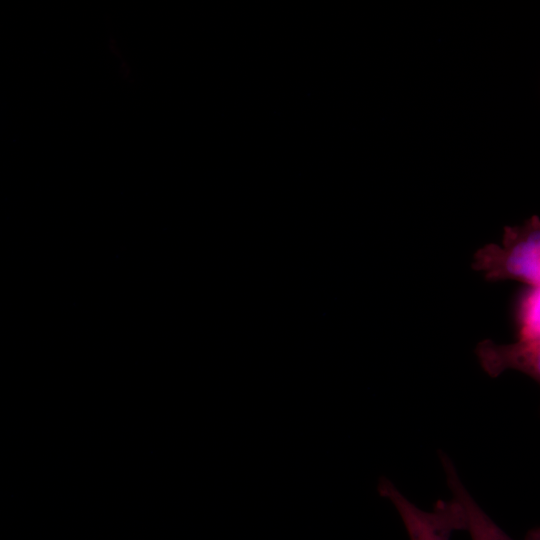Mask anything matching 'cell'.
I'll use <instances>...</instances> for the list:
<instances>
[{"label":"cell","instance_id":"6da1fadb","mask_svg":"<svg viewBox=\"0 0 540 540\" xmlns=\"http://www.w3.org/2000/svg\"><path fill=\"white\" fill-rule=\"evenodd\" d=\"M472 267L489 281L511 279L540 287V218L534 215L521 226H506L502 245L479 249Z\"/></svg>","mask_w":540,"mask_h":540},{"label":"cell","instance_id":"7a4b0ae2","mask_svg":"<svg viewBox=\"0 0 540 540\" xmlns=\"http://www.w3.org/2000/svg\"><path fill=\"white\" fill-rule=\"evenodd\" d=\"M377 489L395 506L410 540H450L453 532L467 528L464 508L455 498L438 500L431 511H425L410 502L387 478L379 480Z\"/></svg>","mask_w":540,"mask_h":540},{"label":"cell","instance_id":"3957f363","mask_svg":"<svg viewBox=\"0 0 540 540\" xmlns=\"http://www.w3.org/2000/svg\"><path fill=\"white\" fill-rule=\"evenodd\" d=\"M475 352L484 371L497 377L505 370L515 369L532 377L540 384V336L518 338L510 344L481 341Z\"/></svg>","mask_w":540,"mask_h":540},{"label":"cell","instance_id":"277c9868","mask_svg":"<svg viewBox=\"0 0 540 540\" xmlns=\"http://www.w3.org/2000/svg\"><path fill=\"white\" fill-rule=\"evenodd\" d=\"M440 459L446 481L453 494L464 508L467 528L472 540H513L476 503L462 484L450 458L441 453ZM523 540H540V527L531 529Z\"/></svg>","mask_w":540,"mask_h":540},{"label":"cell","instance_id":"5b68a950","mask_svg":"<svg viewBox=\"0 0 540 540\" xmlns=\"http://www.w3.org/2000/svg\"><path fill=\"white\" fill-rule=\"evenodd\" d=\"M518 338L540 336V287L524 293L517 308Z\"/></svg>","mask_w":540,"mask_h":540}]
</instances>
